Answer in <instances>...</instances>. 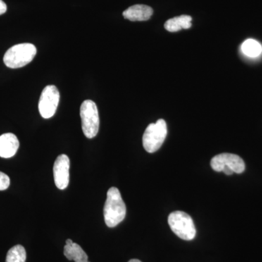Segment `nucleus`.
Here are the masks:
<instances>
[{"label": "nucleus", "mask_w": 262, "mask_h": 262, "mask_svg": "<svg viewBox=\"0 0 262 262\" xmlns=\"http://www.w3.org/2000/svg\"><path fill=\"white\" fill-rule=\"evenodd\" d=\"M63 254L67 259L75 262H89V256L78 244L72 243L66 244L63 248Z\"/></svg>", "instance_id": "nucleus-11"}, {"label": "nucleus", "mask_w": 262, "mask_h": 262, "mask_svg": "<svg viewBox=\"0 0 262 262\" xmlns=\"http://www.w3.org/2000/svg\"><path fill=\"white\" fill-rule=\"evenodd\" d=\"M90 262V261H89Z\"/></svg>", "instance_id": "nucleus-18"}, {"label": "nucleus", "mask_w": 262, "mask_h": 262, "mask_svg": "<svg viewBox=\"0 0 262 262\" xmlns=\"http://www.w3.org/2000/svg\"><path fill=\"white\" fill-rule=\"evenodd\" d=\"M60 94L56 86L48 85L43 90L39 101V111L41 116L49 119L56 114Z\"/></svg>", "instance_id": "nucleus-6"}, {"label": "nucleus", "mask_w": 262, "mask_h": 262, "mask_svg": "<svg viewBox=\"0 0 262 262\" xmlns=\"http://www.w3.org/2000/svg\"><path fill=\"white\" fill-rule=\"evenodd\" d=\"M192 17L182 15L169 19L165 24V29L170 32H177L182 29H187L192 27Z\"/></svg>", "instance_id": "nucleus-12"}, {"label": "nucleus", "mask_w": 262, "mask_h": 262, "mask_svg": "<svg viewBox=\"0 0 262 262\" xmlns=\"http://www.w3.org/2000/svg\"><path fill=\"white\" fill-rule=\"evenodd\" d=\"M10 179L6 174L0 171V191L5 190L9 187Z\"/></svg>", "instance_id": "nucleus-15"}, {"label": "nucleus", "mask_w": 262, "mask_h": 262, "mask_svg": "<svg viewBox=\"0 0 262 262\" xmlns=\"http://www.w3.org/2000/svg\"><path fill=\"white\" fill-rule=\"evenodd\" d=\"M241 50L246 56L250 58H256L261 54L262 46L258 41L248 39L243 43Z\"/></svg>", "instance_id": "nucleus-13"}, {"label": "nucleus", "mask_w": 262, "mask_h": 262, "mask_svg": "<svg viewBox=\"0 0 262 262\" xmlns=\"http://www.w3.org/2000/svg\"><path fill=\"white\" fill-rule=\"evenodd\" d=\"M168 134L167 124L163 119L146 127L143 136V146L147 152L154 153L163 145Z\"/></svg>", "instance_id": "nucleus-4"}, {"label": "nucleus", "mask_w": 262, "mask_h": 262, "mask_svg": "<svg viewBox=\"0 0 262 262\" xmlns=\"http://www.w3.org/2000/svg\"><path fill=\"white\" fill-rule=\"evenodd\" d=\"M168 225L179 238L189 241L195 237V226L190 215L185 212L178 211L170 213Z\"/></svg>", "instance_id": "nucleus-3"}, {"label": "nucleus", "mask_w": 262, "mask_h": 262, "mask_svg": "<svg viewBox=\"0 0 262 262\" xmlns=\"http://www.w3.org/2000/svg\"><path fill=\"white\" fill-rule=\"evenodd\" d=\"M211 166L216 172H222L224 167H228L236 173H244L246 169L244 160L238 155L230 153H222L213 157L211 161Z\"/></svg>", "instance_id": "nucleus-7"}, {"label": "nucleus", "mask_w": 262, "mask_h": 262, "mask_svg": "<svg viewBox=\"0 0 262 262\" xmlns=\"http://www.w3.org/2000/svg\"><path fill=\"white\" fill-rule=\"evenodd\" d=\"M27 252L23 246L20 245L10 248L7 254L6 262H26Z\"/></svg>", "instance_id": "nucleus-14"}, {"label": "nucleus", "mask_w": 262, "mask_h": 262, "mask_svg": "<svg viewBox=\"0 0 262 262\" xmlns=\"http://www.w3.org/2000/svg\"><path fill=\"white\" fill-rule=\"evenodd\" d=\"M7 11V5L3 0H0V15L4 14Z\"/></svg>", "instance_id": "nucleus-16"}, {"label": "nucleus", "mask_w": 262, "mask_h": 262, "mask_svg": "<svg viewBox=\"0 0 262 262\" xmlns=\"http://www.w3.org/2000/svg\"><path fill=\"white\" fill-rule=\"evenodd\" d=\"M70 160L68 156L61 155L56 158L53 165V177L56 186L59 189H65L70 183Z\"/></svg>", "instance_id": "nucleus-8"}, {"label": "nucleus", "mask_w": 262, "mask_h": 262, "mask_svg": "<svg viewBox=\"0 0 262 262\" xmlns=\"http://www.w3.org/2000/svg\"><path fill=\"white\" fill-rule=\"evenodd\" d=\"M37 54V48L31 43L15 45L5 53L3 61L10 69L25 67L32 61Z\"/></svg>", "instance_id": "nucleus-2"}, {"label": "nucleus", "mask_w": 262, "mask_h": 262, "mask_svg": "<svg viewBox=\"0 0 262 262\" xmlns=\"http://www.w3.org/2000/svg\"><path fill=\"white\" fill-rule=\"evenodd\" d=\"M80 117L84 135L93 139L99 130V115L96 103L92 100H85L80 106Z\"/></svg>", "instance_id": "nucleus-5"}, {"label": "nucleus", "mask_w": 262, "mask_h": 262, "mask_svg": "<svg viewBox=\"0 0 262 262\" xmlns=\"http://www.w3.org/2000/svg\"><path fill=\"white\" fill-rule=\"evenodd\" d=\"M153 14V9L145 5H135L123 12L124 18L131 21H144L149 20Z\"/></svg>", "instance_id": "nucleus-10"}, {"label": "nucleus", "mask_w": 262, "mask_h": 262, "mask_svg": "<svg viewBox=\"0 0 262 262\" xmlns=\"http://www.w3.org/2000/svg\"><path fill=\"white\" fill-rule=\"evenodd\" d=\"M19 148L17 136L11 133L0 136V157L10 158L16 154Z\"/></svg>", "instance_id": "nucleus-9"}, {"label": "nucleus", "mask_w": 262, "mask_h": 262, "mask_svg": "<svg viewBox=\"0 0 262 262\" xmlns=\"http://www.w3.org/2000/svg\"><path fill=\"white\" fill-rule=\"evenodd\" d=\"M103 215L105 223L111 228L118 225L126 215V206L120 191L116 187H111L108 190L103 208Z\"/></svg>", "instance_id": "nucleus-1"}, {"label": "nucleus", "mask_w": 262, "mask_h": 262, "mask_svg": "<svg viewBox=\"0 0 262 262\" xmlns=\"http://www.w3.org/2000/svg\"><path fill=\"white\" fill-rule=\"evenodd\" d=\"M128 262H141L140 260L139 259H131Z\"/></svg>", "instance_id": "nucleus-17"}]
</instances>
